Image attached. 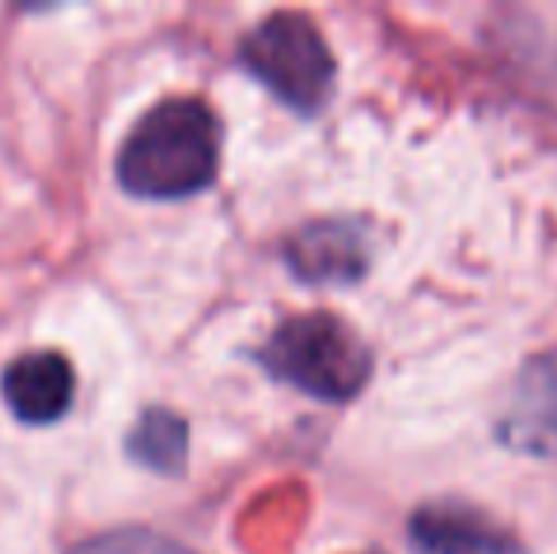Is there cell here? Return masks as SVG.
<instances>
[{
	"instance_id": "6da1fadb",
	"label": "cell",
	"mask_w": 557,
	"mask_h": 554,
	"mask_svg": "<svg viewBox=\"0 0 557 554\" xmlns=\"http://www.w3.org/2000/svg\"><path fill=\"white\" fill-rule=\"evenodd\" d=\"M221 122L201 99H168L133 126L117 152V183L133 198L175 201L213 186Z\"/></svg>"
},
{
	"instance_id": "7a4b0ae2",
	"label": "cell",
	"mask_w": 557,
	"mask_h": 554,
	"mask_svg": "<svg viewBox=\"0 0 557 554\" xmlns=\"http://www.w3.org/2000/svg\"><path fill=\"white\" fill-rule=\"evenodd\" d=\"M262 365L285 384L326 403H345L368 384L372 354L349 323L331 311L293 316L262 346Z\"/></svg>"
},
{
	"instance_id": "3957f363",
	"label": "cell",
	"mask_w": 557,
	"mask_h": 554,
	"mask_svg": "<svg viewBox=\"0 0 557 554\" xmlns=\"http://www.w3.org/2000/svg\"><path fill=\"white\" fill-rule=\"evenodd\" d=\"M239 61L281 103L315 114L334 88V58L319 27L300 12H281L258 23L239 46Z\"/></svg>"
},
{
	"instance_id": "277c9868",
	"label": "cell",
	"mask_w": 557,
	"mask_h": 554,
	"mask_svg": "<svg viewBox=\"0 0 557 554\" xmlns=\"http://www.w3.org/2000/svg\"><path fill=\"white\" fill-rule=\"evenodd\" d=\"M500 441L516 452L557 459V349L520 372L500 418Z\"/></svg>"
},
{
	"instance_id": "5b68a950",
	"label": "cell",
	"mask_w": 557,
	"mask_h": 554,
	"mask_svg": "<svg viewBox=\"0 0 557 554\" xmlns=\"http://www.w3.org/2000/svg\"><path fill=\"white\" fill-rule=\"evenodd\" d=\"M0 392L4 403L20 421L27 426H50V421L65 418L73 407L76 377L69 357L53 354V349H38V354H23L0 377Z\"/></svg>"
},
{
	"instance_id": "8992f818",
	"label": "cell",
	"mask_w": 557,
	"mask_h": 554,
	"mask_svg": "<svg viewBox=\"0 0 557 554\" xmlns=\"http://www.w3.org/2000/svg\"><path fill=\"white\" fill-rule=\"evenodd\" d=\"M368 239L357 224L345 221H319L308 224L300 236L288 244V267L300 281L311 285H337V281H357L368 270Z\"/></svg>"
},
{
	"instance_id": "52a82bcc",
	"label": "cell",
	"mask_w": 557,
	"mask_h": 554,
	"mask_svg": "<svg viewBox=\"0 0 557 554\" xmlns=\"http://www.w3.org/2000/svg\"><path fill=\"white\" fill-rule=\"evenodd\" d=\"M410 540L421 554H516L520 547L485 513L451 502L413 513Z\"/></svg>"
},
{
	"instance_id": "ba28073f",
	"label": "cell",
	"mask_w": 557,
	"mask_h": 554,
	"mask_svg": "<svg viewBox=\"0 0 557 554\" xmlns=\"http://www.w3.org/2000/svg\"><path fill=\"white\" fill-rule=\"evenodd\" d=\"M186 448H190V429L183 418L163 407L145 410L133 433L125 436V452L160 475H183Z\"/></svg>"
},
{
	"instance_id": "9c48e42d",
	"label": "cell",
	"mask_w": 557,
	"mask_h": 554,
	"mask_svg": "<svg viewBox=\"0 0 557 554\" xmlns=\"http://www.w3.org/2000/svg\"><path fill=\"white\" fill-rule=\"evenodd\" d=\"M73 554H194L183 543L168 540L148 528H117V532H103L96 540H84Z\"/></svg>"
}]
</instances>
